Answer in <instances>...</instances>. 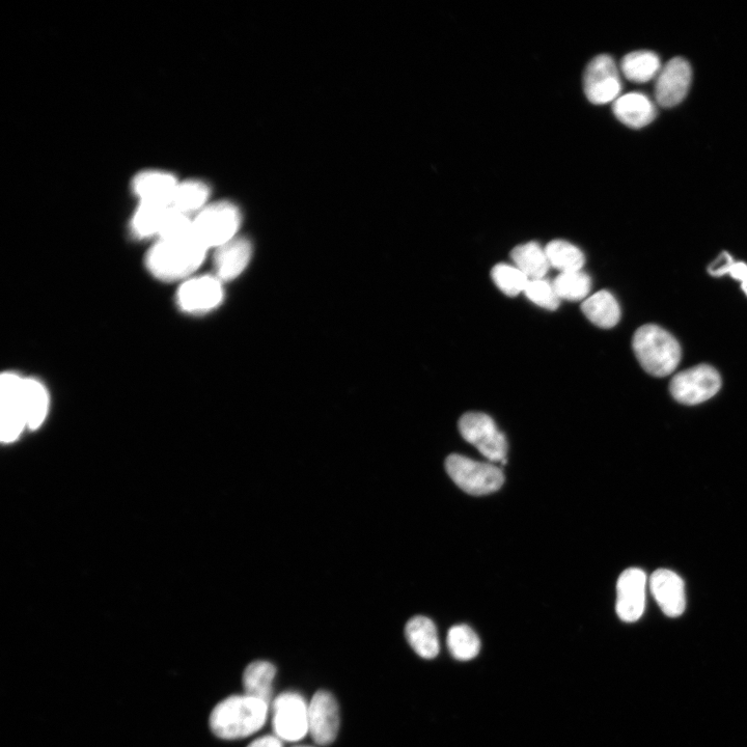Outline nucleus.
Wrapping results in <instances>:
<instances>
[{
  "label": "nucleus",
  "instance_id": "nucleus-1",
  "mask_svg": "<svg viewBox=\"0 0 747 747\" xmlns=\"http://www.w3.org/2000/svg\"><path fill=\"white\" fill-rule=\"evenodd\" d=\"M207 251L193 233L161 239L150 249L146 265L150 273L162 282L187 281L202 266Z\"/></svg>",
  "mask_w": 747,
  "mask_h": 747
},
{
  "label": "nucleus",
  "instance_id": "nucleus-2",
  "mask_svg": "<svg viewBox=\"0 0 747 747\" xmlns=\"http://www.w3.org/2000/svg\"><path fill=\"white\" fill-rule=\"evenodd\" d=\"M269 705L247 695L219 703L210 715V727L219 738L233 740L251 736L267 722Z\"/></svg>",
  "mask_w": 747,
  "mask_h": 747
},
{
  "label": "nucleus",
  "instance_id": "nucleus-3",
  "mask_svg": "<svg viewBox=\"0 0 747 747\" xmlns=\"http://www.w3.org/2000/svg\"><path fill=\"white\" fill-rule=\"evenodd\" d=\"M633 351L643 369L655 377L672 374L681 362V346L669 331L647 324L635 331Z\"/></svg>",
  "mask_w": 747,
  "mask_h": 747
},
{
  "label": "nucleus",
  "instance_id": "nucleus-4",
  "mask_svg": "<svg viewBox=\"0 0 747 747\" xmlns=\"http://www.w3.org/2000/svg\"><path fill=\"white\" fill-rule=\"evenodd\" d=\"M241 213L230 202H217L206 206L192 219V233L207 249L218 248L237 237Z\"/></svg>",
  "mask_w": 747,
  "mask_h": 747
},
{
  "label": "nucleus",
  "instance_id": "nucleus-5",
  "mask_svg": "<svg viewBox=\"0 0 747 747\" xmlns=\"http://www.w3.org/2000/svg\"><path fill=\"white\" fill-rule=\"evenodd\" d=\"M449 476L464 492L486 495L500 490L505 482L503 470L461 455H451L446 461Z\"/></svg>",
  "mask_w": 747,
  "mask_h": 747
},
{
  "label": "nucleus",
  "instance_id": "nucleus-6",
  "mask_svg": "<svg viewBox=\"0 0 747 747\" xmlns=\"http://www.w3.org/2000/svg\"><path fill=\"white\" fill-rule=\"evenodd\" d=\"M459 430L462 437L490 461L503 464L508 462L507 438L489 415L481 412L465 413L459 421Z\"/></svg>",
  "mask_w": 747,
  "mask_h": 747
},
{
  "label": "nucleus",
  "instance_id": "nucleus-7",
  "mask_svg": "<svg viewBox=\"0 0 747 747\" xmlns=\"http://www.w3.org/2000/svg\"><path fill=\"white\" fill-rule=\"evenodd\" d=\"M721 387V375L709 365H700L675 375L670 391L679 403L693 406L714 397Z\"/></svg>",
  "mask_w": 747,
  "mask_h": 747
},
{
  "label": "nucleus",
  "instance_id": "nucleus-8",
  "mask_svg": "<svg viewBox=\"0 0 747 747\" xmlns=\"http://www.w3.org/2000/svg\"><path fill=\"white\" fill-rule=\"evenodd\" d=\"M274 735L282 741L296 742L309 733V705L297 693H284L272 703Z\"/></svg>",
  "mask_w": 747,
  "mask_h": 747
},
{
  "label": "nucleus",
  "instance_id": "nucleus-9",
  "mask_svg": "<svg viewBox=\"0 0 747 747\" xmlns=\"http://www.w3.org/2000/svg\"><path fill=\"white\" fill-rule=\"evenodd\" d=\"M584 90L588 100L596 105L615 102L620 97V70L611 55H597L588 64L584 74Z\"/></svg>",
  "mask_w": 747,
  "mask_h": 747
},
{
  "label": "nucleus",
  "instance_id": "nucleus-10",
  "mask_svg": "<svg viewBox=\"0 0 747 747\" xmlns=\"http://www.w3.org/2000/svg\"><path fill=\"white\" fill-rule=\"evenodd\" d=\"M23 382L15 373H4L0 379V401H2V440L10 444L15 441L26 425Z\"/></svg>",
  "mask_w": 747,
  "mask_h": 747
},
{
  "label": "nucleus",
  "instance_id": "nucleus-11",
  "mask_svg": "<svg viewBox=\"0 0 747 747\" xmlns=\"http://www.w3.org/2000/svg\"><path fill=\"white\" fill-rule=\"evenodd\" d=\"M223 300V282L211 275L188 279L177 293L179 308L188 314L209 313L219 307Z\"/></svg>",
  "mask_w": 747,
  "mask_h": 747
},
{
  "label": "nucleus",
  "instance_id": "nucleus-12",
  "mask_svg": "<svg viewBox=\"0 0 747 747\" xmlns=\"http://www.w3.org/2000/svg\"><path fill=\"white\" fill-rule=\"evenodd\" d=\"M647 575L639 568L624 571L617 585L616 610L619 618L627 623L639 621L645 612Z\"/></svg>",
  "mask_w": 747,
  "mask_h": 747
},
{
  "label": "nucleus",
  "instance_id": "nucleus-13",
  "mask_svg": "<svg viewBox=\"0 0 747 747\" xmlns=\"http://www.w3.org/2000/svg\"><path fill=\"white\" fill-rule=\"evenodd\" d=\"M340 730L337 700L326 690H319L309 704V733L314 742L326 746L335 742Z\"/></svg>",
  "mask_w": 747,
  "mask_h": 747
},
{
  "label": "nucleus",
  "instance_id": "nucleus-14",
  "mask_svg": "<svg viewBox=\"0 0 747 747\" xmlns=\"http://www.w3.org/2000/svg\"><path fill=\"white\" fill-rule=\"evenodd\" d=\"M693 70L683 58H675L662 67L655 83L656 102L666 108L681 103L688 94Z\"/></svg>",
  "mask_w": 747,
  "mask_h": 747
},
{
  "label": "nucleus",
  "instance_id": "nucleus-15",
  "mask_svg": "<svg viewBox=\"0 0 747 747\" xmlns=\"http://www.w3.org/2000/svg\"><path fill=\"white\" fill-rule=\"evenodd\" d=\"M650 590L664 615L677 618L683 615L686 607L685 586L675 572L659 569L650 577Z\"/></svg>",
  "mask_w": 747,
  "mask_h": 747
},
{
  "label": "nucleus",
  "instance_id": "nucleus-16",
  "mask_svg": "<svg viewBox=\"0 0 747 747\" xmlns=\"http://www.w3.org/2000/svg\"><path fill=\"white\" fill-rule=\"evenodd\" d=\"M216 249L217 252L214 257L215 276L221 282L237 279L253 257L251 241L241 237H236Z\"/></svg>",
  "mask_w": 747,
  "mask_h": 747
},
{
  "label": "nucleus",
  "instance_id": "nucleus-17",
  "mask_svg": "<svg viewBox=\"0 0 747 747\" xmlns=\"http://www.w3.org/2000/svg\"><path fill=\"white\" fill-rule=\"evenodd\" d=\"M178 184L176 177L168 172L146 171L134 178L133 191L141 203L171 207Z\"/></svg>",
  "mask_w": 747,
  "mask_h": 747
},
{
  "label": "nucleus",
  "instance_id": "nucleus-18",
  "mask_svg": "<svg viewBox=\"0 0 747 747\" xmlns=\"http://www.w3.org/2000/svg\"><path fill=\"white\" fill-rule=\"evenodd\" d=\"M615 117L632 129L650 125L657 116L654 102L643 93H629L620 96L613 105Z\"/></svg>",
  "mask_w": 747,
  "mask_h": 747
},
{
  "label": "nucleus",
  "instance_id": "nucleus-19",
  "mask_svg": "<svg viewBox=\"0 0 747 747\" xmlns=\"http://www.w3.org/2000/svg\"><path fill=\"white\" fill-rule=\"evenodd\" d=\"M176 210L170 206L141 203L132 218V233L141 239L164 235L172 223Z\"/></svg>",
  "mask_w": 747,
  "mask_h": 747
},
{
  "label": "nucleus",
  "instance_id": "nucleus-20",
  "mask_svg": "<svg viewBox=\"0 0 747 747\" xmlns=\"http://www.w3.org/2000/svg\"><path fill=\"white\" fill-rule=\"evenodd\" d=\"M406 639L411 648L425 659H433L439 653V640L434 623L423 616L412 618L405 628Z\"/></svg>",
  "mask_w": 747,
  "mask_h": 747
},
{
  "label": "nucleus",
  "instance_id": "nucleus-21",
  "mask_svg": "<svg viewBox=\"0 0 747 747\" xmlns=\"http://www.w3.org/2000/svg\"><path fill=\"white\" fill-rule=\"evenodd\" d=\"M581 311L596 326L604 329L615 327L621 319V309L615 296L602 290L587 298Z\"/></svg>",
  "mask_w": 747,
  "mask_h": 747
},
{
  "label": "nucleus",
  "instance_id": "nucleus-22",
  "mask_svg": "<svg viewBox=\"0 0 747 747\" xmlns=\"http://www.w3.org/2000/svg\"><path fill=\"white\" fill-rule=\"evenodd\" d=\"M275 675L276 668L268 661H255L249 664L243 674L245 695L270 705Z\"/></svg>",
  "mask_w": 747,
  "mask_h": 747
},
{
  "label": "nucleus",
  "instance_id": "nucleus-23",
  "mask_svg": "<svg viewBox=\"0 0 747 747\" xmlns=\"http://www.w3.org/2000/svg\"><path fill=\"white\" fill-rule=\"evenodd\" d=\"M23 395L26 425L36 430L44 423L49 410V394L46 386L36 378H24Z\"/></svg>",
  "mask_w": 747,
  "mask_h": 747
},
{
  "label": "nucleus",
  "instance_id": "nucleus-24",
  "mask_svg": "<svg viewBox=\"0 0 747 747\" xmlns=\"http://www.w3.org/2000/svg\"><path fill=\"white\" fill-rule=\"evenodd\" d=\"M658 55L649 50L633 51L625 55L621 63L623 75L635 83H646L656 78L661 71Z\"/></svg>",
  "mask_w": 747,
  "mask_h": 747
},
{
  "label": "nucleus",
  "instance_id": "nucleus-25",
  "mask_svg": "<svg viewBox=\"0 0 747 747\" xmlns=\"http://www.w3.org/2000/svg\"><path fill=\"white\" fill-rule=\"evenodd\" d=\"M511 258L516 267L530 280L544 279L550 268L545 248L537 242L516 246L511 253Z\"/></svg>",
  "mask_w": 747,
  "mask_h": 747
},
{
  "label": "nucleus",
  "instance_id": "nucleus-26",
  "mask_svg": "<svg viewBox=\"0 0 747 747\" xmlns=\"http://www.w3.org/2000/svg\"><path fill=\"white\" fill-rule=\"evenodd\" d=\"M210 193V187L200 180L179 183L174 192L171 207L185 215L201 211L207 206Z\"/></svg>",
  "mask_w": 747,
  "mask_h": 747
},
{
  "label": "nucleus",
  "instance_id": "nucleus-27",
  "mask_svg": "<svg viewBox=\"0 0 747 747\" xmlns=\"http://www.w3.org/2000/svg\"><path fill=\"white\" fill-rule=\"evenodd\" d=\"M550 266L563 272L583 269L586 258L583 252L572 243L564 240H553L545 247Z\"/></svg>",
  "mask_w": 747,
  "mask_h": 747
},
{
  "label": "nucleus",
  "instance_id": "nucleus-28",
  "mask_svg": "<svg viewBox=\"0 0 747 747\" xmlns=\"http://www.w3.org/2000/svg\"><path fill=\"white\" fill-rule=\"evenodd\" d=\"M448 647L457 660L468 661L478 656L481 642L472 628L467 625H457L449 631Z\"/></svg>",
  "mask_w": 747,
  "mask_h": 747
},
{
  "label": "nucleus",
  "instance_id": "nucleus-29",
  "mask_svg": "<svg viewBox=\"0 0 747 747\" xmlns=\"http://www.w3.org/2000/svg\"><path fill=\"white\" fill-rule=\"evenodd\" d=\"M560 297L568 301L586 299L591 291V278L584 271L563 272L552 283Z\"/></svg>",
  "mask_w": 747,
  "mask_h": 747
},
{
  "label": "nucleus",
  "instance_id": "nucleus-30",
  "mask_svg": "<svg viewBox=\"0 0 747 747\" xmlns=\"http://www.w3.org/2000/svg\"><path fill=\"white\" fill-rule=\"evenodd\" d=\"M491 278L498 289L509 297H515L527 288L530 279L516 266L497 264L491 271Z\"/></svg>",
  "mask_w": 747,
  "mask_h": 747
},
{
  "label": "nucleus",
  "instance_id": "nucleus-31",
  "mask_svg": "<svg viewBox=\"0 0 747 747\" xmlns=\"http://www.w3.org/2000/svg\"><path fill=\"white\" fill-rule=\"evenodd\" d=\"M524 294L540 308L556 311L560 307L561 299L555 287L545 279L530 280Z\"/></svg>",
  "mask_w": 747,
  "mask_h": 747
},
{
  "label": "nucleus",
  "instance_id": "nucleus-32",
  "mask_svg": "<svg viewBox=\"0 0 747 747\" xmlns=\"http://www.w3.org/2000/svg\"><path fill=\"white\" fill-rule=\"evenodd\" d=\"M734 263L733 258L728 253H723L713 264L710 265L708 271L712 276H723L728 274L730 267Z\"/></svg>",
  "mask_w": 747,
  "mask_h": 747
},
{
  "label": "nucleus",
  "instance_id": "nucleus-33",
  "mask_svg": "<svg viewBox=\"0 0 747 747\" xmlns=\"http://www.w3.org/2000/svg\"><path fill=\"white\" fill-rule=\"evenodd\" d=\"M728 274H730L734 280L741 282V288L747 296V265L742 262H734L730 267Z\"/></svg>",
  "mask_w": 747,
  "mask_h": 747
},
{
  "label": "nucleus",
  "instance_id": "nucleus-34",
  "mask_svg": "<svg viewBox=\"0 0 747 747\" xmlns=\"http://www.w3.org/2000/svg\"><path fill=\"white\" fill-rule=\"evenodd\" d=\"M247 747H284V744L279 737L267 735L256 739Z\"/></svg>",
  "mask_w": 747,
  "mask_h": 747
},
{
  "label": "nucleus",
  "instance_id": "nucleus-35",
  "mask_svg": "<svg viewBox=\"0 0 747 747\" xmlns=\"http://www.w3.org/2000/svg\"><path fill=\"white\" fill-rule=\"evenodd\" d=\"M294 747H313V746L299 745V746H294Z\"/></svg>",
  "mask_w": 747,
  "mask_h": 747
}]
</instances>
